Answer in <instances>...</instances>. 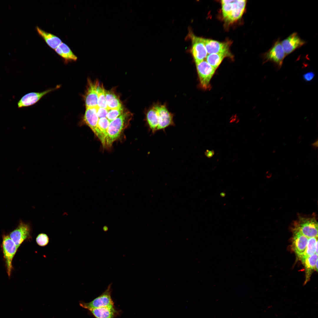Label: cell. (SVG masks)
<instances>
[{
  "mask_svg": "<svg viewBox=\"0 0 318 318\" xmlns=\"http://www.w3.org/2000/svg\"><path fill=\"white\" fill-rule=\"evenodd\" d=\"M110 123V122L106 117L99 118L98 122V127L105 138V140L107 130Z\"/></svg>",
  "mask_w": 318,
  "mask_h": 318,
  "instance_id": "26",
  "label": "cell"
},
{
  "mask_svg": "<svg viewBox=\"0 0 318 318\" xmlns=\"http://www.w3.org/2000/svg\"><path fill=\"white\" fill-rule=\"evenodd\" d=\"M124 111L123 106L119 108L109 110L106 118L110 122L121 115Z\"/></svg>",
  "mask_w": 318,
  "mask_h": 318,
  "instance_id": "27",
  "label": "cell"
},
{
  "mask_svg": "<svg viewBox=\"0 0 318 318\" xmlns=\"http://www.w3.org/2000/svg\"><path fill=\"white\" fill-rule=\"evenodd\" d=\"M57 86L55 87L49 89L41 92H32L23 96L17 102V107L21 108L31 106L35 104L42 97L49 93L60 87Z\"/></svg>",
  "mask_w": 318,
  "mask_h": 318,
  "instance_id": "12",
  "label": "cell"
},
{
  "mask_svg": "<svg viewBox=\"0 0 318 318\" xmlns=\"http://www.w3.org/2000/svg\"><path fill=\"white\" fill-rule=\"evenodd\" d=\"M146 120L149 130L152 134H154L157 131L158 125V115L155 106L147 112Z\"/></svg>",
  "mask_w": 318,
  "mask_h": 318,
  "instance_id": "19",
  "label": "cell"
},
{
  "mask_svg": "<svg viewBox=\"0 0 318 318\" xmlns=\"http://www.w3.org/2000/svg\"><path fill=\"white\" fill-rule=\"evenodd\" d=\"M318 269V260L317 261L315 264V270L317 271Z\"/></svg>",
  "mask_w": 318,
  "mask_h": 318,
  "instance_id": "35",
  "label": "cell"
},
{
  "mask_svg": "<svg viewBox=\"0 0 318 318\" xmlns=\"http://www.w3.org/2000/svg\"><path fill=\"white\" fill-rule=\"evenodd\" d=\"M315 76L314 73L313 72H309L306 73L303 75V78L305 81L308 82L312 80Z\"/></svg>",
  "mask_w": 318,
  "mask_h": 318,
  "instance_id": "30",
  "label": "cell"
},
{
  "mask_svg": "<svg viewBox=\"0 0 318 318\" xmlns=\"http://www.w3.org/2000/svg\"><path fill=\"white\" fill-rule=\"evenodd\" d=\"M111 284H109L104 292L92 301L89 303H80V305L89 310L104 307H114L111 296Z\"/></svg>",
  "mask_w": 318,
  "mask_h": 318,
  "instance_id": "6",
  "label": "cell"
},
{
  "mask_svg": "<svg viewBox=\"0 0 318 318\" xmlns=\"http://www.w3.org/2000/svg\"><path fill=\"white\" fill-rule=\"evenodd\" d=\"M318 260V255L315 254L307 258L302 262L305 269L306 279L305 283L309 280L313 271L315 270V264Z\"/></svg>",
  "mask_w": 318,
  "mask_h": 318,
  "instance_id": "22",
  "label": "cell"
},
{
  "mask_svg": "<svg viewBox=\"0 0 318 318\" xmlns=\"http://www.w3.org/2000/svg\"><path fill=\"white\" fill-rule=\"evenodd\" d=\"M293 229L308 238L318 237V223L315 217L299 216L294 221Z\"/></svg>",
  "mask_w": 318,
  "mask_h": 318,
  "instance_id": "3",
  "label": "cell"
},
{
  "mask_svg": "<svg viewBox=\"0 0 318 318\" xmlns=\"http://www.w3.org/2000/svg\"><path fill=\"white\" fill-rule=\"evenodd\" d=\"M30 232L29 225L21 221L18 226L10 233L9 236L18 248L25 240L30 237Z\"/></svg>",
  "mask_w": 318,
  "mask_h": 318,
  "instance_id": "10",
  "label": "cell"
},
{
  "mask_svg": "<svg viewBox=\"0 0 318 318\" xmlns=\"http://www.w3.org/2000/svg\"><path fill=\"white\" fill-rule=\"evenodd\" d=\"M89 310L96 318H113L115 312L114 307H102Z\"/></svg>",
  "mask_w": 318,
  "mask_h": 318,
  "instance_id": "21",
  "label": "cell"
},
{
  "mask_svg": "<svg viewBox=\"0 0 318 318\" xmlns=\"http://www.w3.org/2000/svg\"><path fill=\"white\" fill-rule=\"evenodd\" d=\"M105 90L103 85L99 84L97 88L98 105L107 109Z\"/></svg>",
  "mask_w": 318,
  "mask_h": 318,
  "instance_id": "25",
  "label": "cell"
},
{
  "mask_svg": "<svg viewBox=\"0 0 318 318\" xmlns=\"http://www.w3.org/2000/svg\"><path fill=\"white\" fill-rule=\"evenodd\" d=\"M97 107L86 108L85 114L82 119L79 122V125H86L90 127L105 148L106 147L105 139L97 127L99 118L97 114Z\"/></svg>",
  "mask_w": 318,
  "mask_h": 318,
  "instance_id": "4",
  "label": "cell"
},
{
  "mask_svg": "<svg viewBox=\"0 0 318 318\" xmlns=\"http://www.w3.org/2000/svg\"><path fill=\"white\" fill-rule=\"evenodd\" d=\"M2 247L7 273L10 277L12 269V260L18 248L9 236L5 235L3 236Z\"/></svg>",
  "mask_w": 318,
  "mask_h": 318,
  "instance_id": "5",
  "label": "cell"
},
{
  "mask_svg": "<svg viewBox=\"0 0 318 318\" xmlns=\"http://www.w3.org/2000/svg\"><path fill=\"white\" fill-rule=\"evenodd\" d=\"M286 56L279 40L276 41L272 47L264 55V62L270 61L278 67L282 66L284 59Z\"/></svg>",
  "mask_w": 318,
  "mask_h": 318,
  "instance_id": "8",
  "label": "cell"
},
{
  "mask_svg": "<svg viewBox=\"0 0 318 318\" xmlns=\"http://www.w3.org/2000/svg\"><path fill=\"white\" fill-rule=\"evenodd\" d=\"M246 1L245 0H222V11L225 21L230 23L240 19L245 11Z\"/></svg>",
  "mask_w": 318,
  "mask_h": 318,
  "instance_id": "2",
  "label": "cell"
},
{
  "mask_svg": "<svg viewBox=\"0 0 318 318\" xmlns=\"http://www.w3.org/2000/svg\"><path fill=\"white\" fill-rule=\"evenodd\" d=\"M132 113L128 111L123 113L110 123L106 138V147H110L127 127L132 118Z\"/></svg>",
  "mask_w": 318,
  "mask_h": 318,
  "instance_id": "1",
  "label": "cell"
},
{
  "mask_svg": "<svg viewBox=\"0 0 318 318\" xmlns=\"http://www.w3.org/2000/svg\"><path fill=\"white\" fill-rule=\"evenodd\" d=\"M103 229L104 231H107L108 229V228L107 226H104L103 227Z\"/></svg>",
  "mask_w": 318,
  "mask_h": 318,
  "instance_id": "34",
  "label": "cell"
},
{
  "mask_svg": "<svg viewBox=\"0 0 318 318\" xmlns=\"http://www.w3.org/2000/svg\"><path fill=\"white\" fill-rule=\"evenodd\" d=\"M205 155L208 158H211L214 154V152L213 150H207L205 152Z\"/></svg>",
  "mask_w": 318,
  "mask_h": 318,
  "instance_id": "31",
  "label": "cell"
},
{
  "mask_svg": "<svg viewBox=\"0 0 318 318\" xmlns=\"http://www.w3.org/2000/svg\"><path fill=\"white\" fill-rule=\"evenodd\" d=\"M158 117V125L157 131L162 130L165 131L167 127L174 125L173 116L163 105L155 106Z\"/></svg>",
  "mask_w": 318,
  "mask_h": 318,
  "instance_id": "14",
  "label": "cell"
},
{
  "mask_svg": "<svg viewBox=\"0 0 318 318\" xmlns=\"http://www.w3.org/2000/svg\"><path fill=\"white\" fill-rule=\"evenodd\" d=\"M105 93L108 110L122 107L119 97L113 91L105 90Z\"/></svg>",
  "mask_w": 318,
  "mask_h": 318,
  "instance_id": "20",
  "label": "cell"
},
{
  "mask_svg": "<svg viewBox=\"0 0 318 318\" xmlns=\"http://www.w3.org/2000/svg\"><path fill=\"white\" fill-rule=\"evenodd\" d=\"M308 239L298 231L293 229L292 247L299 259L305 251Z\"/></svg>",
  "mask_w": 318,
  "mask_h": 318,
  "instance_id": "16",
  "label": "cell"
},
{
  "mask_svg": "<svg viewBox=\"0 0 318 318\" xmlns=\"http://www.w3.org/2000/svg\"><path fill=\"white\" fill-rule=\"evenodd\" d=\"M49 240L48 236L44 233L39 234L36 238L37 244L41 246H44L47 245L49 243Z\"/></svg>",
  "mask_w": 318,
  "mask_h": 318,
  "instance_id": "28",
  "label": "cell"
},
{
  "mask_svg": "<svg viewBox=\"0 0 318 318\" xmlns=\"http://www.w3.org/2000/svg\"><path fill=\"white\" fill-rule=\"evenodd\" d=\"M36 29L38 34L52 49L55 50L62 43L61 40L59 37L53 34L44 31L38 26L36 27Z\"/></svg>",
  "mask_w": 318,
  "mask_h": 318,
  "instance_id": "17",
  "label": "cell"
},
{
  "mask_svg": "<svg viewBox=\"0 0 318 318\" xmlns=\"http://www.w3.org/2000/svg\"><path fill=\"white\" fill-rule=\"evenodd\" d=\"M99 85L98 80L92 81L88 79L86 89L83 97L86 108H96L98 106L97 88Z\"/></svg>",
  "mask_w": 318,
  "mask_h": 318,
  "instance_id": "9",
  "label": "cell"
},
{
  "mask_svg": "<svg viewBox=\"0 0 318 318\" xmlns=\"http://www.w3.org/2000/svg\"><path fill=\"white\" fill-rule=\"evenodd\" d=\"M220 196H221V197H224V196H225V195H226V194H225V193H223V192H222V193H220Z\"/></svg>",
  "mask_w": 318,
  "mask_h": 318,
  "instance_id": "36",
  "label": "cell"
},
{
  "mask_svg": "<svg viewBox=\"0 0 318 318\" xmlns=\"http://www.w3.org/2000/svg\"><path fill=\"white\" fill-rule=\"evenodd\" d=\"M306 42L297 32H294L281 42L283 50L286 56L304 44Z\"/></svg>",
  "mask_w": 318,
  "mask_h": 318,
  "instance_id": "13",
  "label": "cell"
},
{
  "mask_svg": "<svg viewBox=\"0 0 318 318\" xmlns=\"http://www.w3.org/2000/svg\"><path fill=\"white\" fill-rule=\"evenodd\" d=\"M54 50L66 63L75 61L77 59V56L64 43H62Z\"/></svg>",
  "mask_w": 318,
  "mask_h": 318,
  "instance_id": "18",
  "label": "cell"
},
{
  "mask_svg": "<svg viewBox=\"0 0 318 318\" xmlns=\"http://www.w3.org/2000/svg\"><path fill=\"white\" fill-rule=\"evenodd\" d=\"M205 46L208 54H223L231 56L229 52L230 44L228 42L204 38Z\"/></svg>",
  "mask_w": 318,
  "mask_h": 318,
  "instance_id": "15",
  "label": "cell"
},
{
  "mask_svg": "<svg viewBox=\"0 0 318 318\" xmlns=\"http://www.w3.org/2000/svg\"><path fill=\"white\" fill-rule=\"evenodd\" d=\"M317 242H318V240L317 237L309 238L305 251L303 256L300 259L302 262L307 258L315 254V246Z\"/></svg>",
  "mask_w": 318,
  "mask_h": 318,
  "instance_id": "24",
  "label": "cell"
},
{
  "mask_svg": "<svg viewBox=\"0 0 318 318\" xmlns=\"http://www.w3.org/2000/svg\"><path fill=\"white\" fill-rule=\"evenodd\" d=\"M315 254L318 255V242L316 243L315 246Z\"/></svg>",
  "mask_w": 318,
  "mask_h": 318,
  "instance_id": "33",
  "label": "cell"
},
{
  "mask_svg": "<svg viewBox=\"0 0 318 318\" xmlns=\"http://www.w3.org/2000/svg\"><path fill=\"white\" fill-rule=\"evenodd\" d=\"M229 57L223 54H208L206 58V62L212 67L216 69L221 64L223 59Z\"/></svg>",
  "mask_w": 318,
  "mask_h": 318,
  "instance_id": "23",
  "label": "cell"
},
{
  "mask_svg": "<svg viewBox=\"0 0 318 318\" xmlns=\"http://www.w3.org/2000/svg\"><path fill=\"white\" fill-rule=\"evenodd\" d=\"M196 65L201 85L203 88L207 90L210 87V81L216 69L205 60L196 64Z\"/></svg>",
  "mask_w": 318,
  "mask_h": 318,
  "instance_id": "7",
  "label": "cell"
},
{
  "mask_svg": "<svg viewBox=\"0 0 318 318\" xmlns=\"http://www.w3.org/2000/svg\"><path fill=\"white\" fill-rule=\"evenodd\" d=\"M192 53L196 64L205 60L208 53L204 42V38L191 35Z\"/></svg>",
  "mask_w": 318,
  "mask_h": 318,
  "instance_id": "11",
  "label": "cell"
},
{
  "mask_svg": "<svg viewBox=\"0 0 318 318\" xmlns=\"http://www.w3.org/2000/svg\"><path fill=\"white\" fill-rule=\"evenodd\" d=\"M108 110L106 109L98 106L97 108V112L99 118L106 117Z\"/></svg>",
  "mask_w": 318,
  "mask_h": 318,
  "instance_id": "29",
  "label": "cell"
},
{
  "mask_svg": "<svg viewBox=\"0 0 318 318\" xmlns=\"http://www.w3.org/2000/svg\"><path fill=\"white\" fill-rule=\"evenodd\" d=\"M311 145L314 148H317L318 147L317 139L313 143H312Z\"/></svg>",
  "mask_w": 318,
  "mask_h": 318,
  "instance_id": "32",
  "label": "cell"
}]
</instances>
